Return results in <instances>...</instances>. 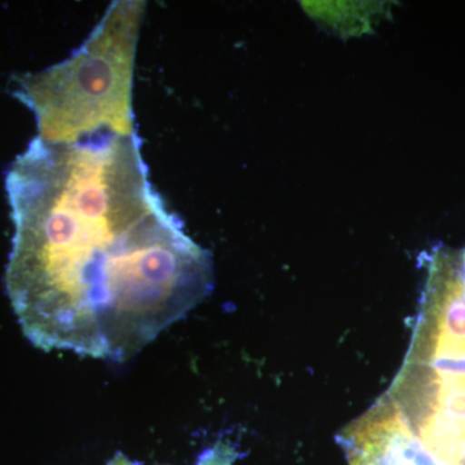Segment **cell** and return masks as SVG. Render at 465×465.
Segmentation results:
<instances>
[{"instance_id":"obj_6","label":"cell","mask_w":465,"mask_h":465,"mask_svg":"<svg viewBox=\"0 0 465 465\" xmlns=\"http://www.w3.org/2000/svg\"><path fill=\"white\" fill-rule=\"evenodd\" d=\"M106 465H142L139 463H134V461L130 460L125 455L121 454V452H118V454L115 455L114 459L113 460H110L108 464Z\"/></svg>"},{"instance_id":"obj_3","label":"cell","mask_w":465,"mask_h":465,"mask_svg":"<svg viewBox=\"0 0 465 465\" xmlns=\"http://www.w3.org/2000/svg\"><path fill=\"white\" fill-rule=\"evenodd\" d=\"M143 0L109 5L66 60L16 78L15 96L32 110L39 139L72 143L100 134L134 136V76Z\"/></svg>"},{"instance_id":"obj_4","label":"cell","mask_w":465,"mask_h":465,"mask_svg":"<svg viewBox=\"0 0 465 465\" xmlns=\"http://www.w3.org/2000/svg\"><path fill=\"white\" fill-rule=\"evenodd\" d=\"M349 465H439L427 457L384 396L338 437Z\"/></svg>"},{"instance_id":"obj_5","label":"cell","mask_w":465,"mask_h":465,"mask_svg":"<svg viewBox=\"0 0 465 465\" xmlns=\"http://www.w3.org/2000/svg\"><path fill=\"white\" fill-rule=\"evenodd\" d=\"M237 455L231 443L217 442L202 454L197 465H232Z\"/></svg>"},{"instance_id":"obj_1","label":"cell","mask_w":465,"mask_h":465,"mask_svg":"<svg viewBox=\"0 0 465 465\" xmlns=\"http://www.w3.org/2000/svg\"><path fill=\"white\" fill-rule=\"evenodd\" d=\"M5 191V289L43 351L124 362L213 289V256L155 191L137 134L36 136L9 166Z\"/></svg>"},{"instance_id":"obj_2","label":"cell","mask_w":465,"mask_h":465,"mask_svg":"<svg viewBox=\"0 0 465 465\" xmlns=\"http://www.w3.org/2000/svg\"><path fill=\"white\" fill-rule=\"evenodd\" d=\"M384 396L434 463L465 465V298L454 252L430 260L411 344Z\"/></svg>"}]
</instances>
